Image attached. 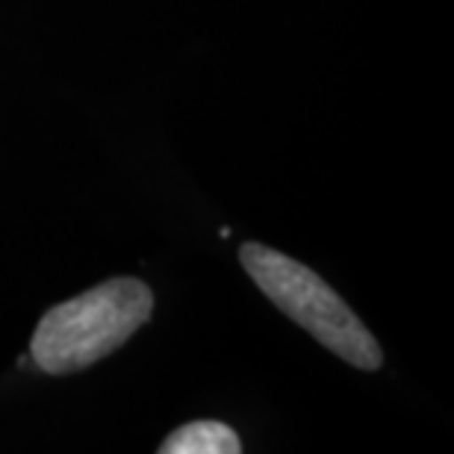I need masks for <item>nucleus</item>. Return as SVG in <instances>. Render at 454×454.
I'll return each mask as SVG.
<instances>
[{"mask_svg":"<svg viewBox=\"0 0 454 454\" xmlns=\"http://www.w3.org/2000/svg\"><path fill=\"white\" fill-rule=\"evenodd\" d=\"M153 313V293L139 278H113L51 307L35 325L30 357L48 375H71L110 357Z\"/></svg>","mask_w":454,"mask_h":454,"instance_id":"obj_1","label":"nucleus"},{"mask_svg":"<svg viewBox=\"0 0 454 454\" xmlns=\"http://www.w3.org/2000/svg\"><path fill=\"white\" fill-rule=\"evenodd\" d=\"M239 260L269 301L295 325H301L307 333H313L325 348L363 372L380 369L384 354L378 340L357 319V313L325 284V278L307 269L304 262L260 242H245Z\"/></svg>","mask_w":454,"mask_h":454,"instance_id":"obj_2","label":"nucleus"},{"mask_svg":"<svg viewBox=\"0 0 454 454\" xmlns=\"http://www.w3.org/2000/svg\"><path fill=\"white\" fill-rule=\"evenodd\" d=\"M242 442L231 425L215 419H198L180 425L175 434H168L160 446V454H239Z\"/></svg>","mask_w":454,"mask_h":454,"instance_id":"obj_3","label":"nucleus"}]
</instances>
